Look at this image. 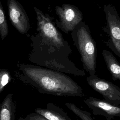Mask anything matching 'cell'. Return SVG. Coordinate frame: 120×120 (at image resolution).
<instances>
[{
    "instance_id": "1",
    "label": "cell",
    "mask_w": 120,
    "mask_h": 120,
    "mask_svg": "<svg viewBox=\"0 0 120 120\" xmlns=\"http://www.w3.org/2000/svg\"><path fill=\"white\" fill-rule=\"evenodd\" d=\"M20 68L41 93L57 96H85L82 87L64 73L29 65H21Z\"/></svg>"
},
{
    "instance_id": "2",
    "label": "cell",
    "mask_w": 120,
    "mask_h": 120,
    "mask_svg": "<svg viewBox=\"0 0 120 120\" xmlns=\"http://www.w3.org/2000/svg\"><path fill=\"white\" fill-rule=\"evenodd\" d=\"M75 44L80 53L83 69L89 75L96 74L97 49L95 43L89 32L84 27L77 30Z\"/></svg>"
},
{
    "instance_id": "3",
    "label": "cell",
    "mask_w": 120,
    "mask_h": 120,
    "mask_svg": "<svg viewBox=\"0 0 120 120\" xmlns=\"http://www.w3.org/2000/svg\"><path fill=\"white\" fill-rule=\"evenodd\" d=\"M88 85L100 94L107 102L116 105H120V88L96 74L89 75L86 78Z\"/></svg>"
},
{
    "instance_id": "4",
    "label": "cell",
    "mask_w": 120,
    "mask_h": 120,
    "mask_svg": "<svg viewBox=\"0 0 120 120\" xmlns=\"http://www.w3.org/2000/svg\"><path fill=\"white\" fill-rule=\"evenodd\" d=\"M34 8L37 15L38 29L45 42L60 47L68 46L50 19L37 8Z\"/></svg>"
},
{
    "instance_id": "5",
    "label": "cell",
    "mask_w": 120,
    "mask_h": 120,
    "mask_svg": "<svg viewBox=\"0 0 120 120\" xmlns=\"http://www.w3.org/2000/svg\"><path fill=\"white\" fill-rule=\"evenodd\" d=\"M84 103L96 115L105 117L107 120L115 117L120 118V106L110 103L105 100L90 97L84 101Z\"/></svg>"
},
{
    "instance_id": "6",
    "label": "cell",
    "mask_w": 120,
    "mask_h": 120,
    "mask_svg": "<svg viewBox=\"0 0 120 120\" xmlns=\"http://www.w3.org/2000/svg\"><path fill=\"white\" fill-rule=\"evenodd\" d=\"M55 9L62 27L66 32L73 30L82 20L81 12L74 6L64 4L61 7L57 6Z\"/></svg>"
},
{
    "instance_id": "7",
    "label": "cell",
    "mask_w": 120,
    "mask_h": 120,
    "mask_svg": "<svg viewBox=\"0 0 120 120\" xmlns=\"http://www.w3.org/2000/svg\"><path fill=\"white\" fill-rule=\"evenodd\" d=\"M8 6L12 24L20 33L26 34L30 28V24L24 8L16 0H8Z\"/></svg>"
},
{
    "instance_id": "8",
    "label": "cell",
    "mask_w": 120,
    "mask_h": 120,
    "mask_svg": "<svg viewBox=\"0 0 120 120\" xmlns=\"http://www.w3.org/2000/svg\"><path fill=\"white\" fill-rule=\"evenodd\" d=\"M105 12L110 31L112 49L120 57V18L112 7L106 8Z\"/></svg>"
},
{
    "instance_id": "9",
    "label": "cell",
    "mask_w": 120,
    "mask_h": 120,
    "mask_svg": "<svg viewBox=\"0 0 120 120\" xmlns=\"http://www.w3.org/2000/svg\"><path fill=\"white\" fill-rule=\"evenodd\" d=\"M35 112L48 120H71L65 111L53 103L48 104L45 108H37Z\"/></svg>"
},
{
    "instance_id": "10",
    "label": "cell",
    "mask_w": 120,
    "mask_h": 120,
    "mask_svg": "<svg viewBox=\"0 0 120 120\" xmlns=\"http://www.w3.org/2000/svg\"><path fill=\"white\" fill-rule=\"evenodd\" d=\"M102 54L113 80L120 81V64L119 61L108 50H104Z\"/></svg>"
},
{
    "instance_id": "11",
    "label": "cell",
    "mask_w": 120,
    "mask_h": 120,
    "mask_svg": "<svg viewBox=\"0 0 120 120\" xmlns=\"http://www.w3.org/2000/svg\"><path fill=\"white\" fill-rule=\"evenodd\" d=\"M13 94H8L0 105V120H14L15 106L13 101Z\"/></svg>"
},
{
    "instance_id": "12",
    "label": "cell",
    "mask_w": 120,
    "mask_h": 120,
    "mask_svg": "<svg viewBox=\"0 0 120 120\" xmlns=\"http://www.w3.org/2000/svg\"><path fill=\"white\" fill-rule=\"evenodd\" d=\"M65 105L68 109L82 120H93L89 112L81 109L74 103H66Z\"/></svg>"
},
{
    "instance_id": "13",
    "label": "cell",
    "mask_w": 120,
    "mask_h": 120,
    "mask_svg": "<svg viewBox=\"0 0 120 120\" xmlns=\"http://www.w3.org/2000/svg\"><path fill=\"white\" fill-rule=\"evenodd\" d=\"M8 33V26L4 10L0 1V35L3 40Z\"/></svg>"
},
{
    "instance_id": "14",
    "label": "cell",
    "mask_w": 120,
    "mask_h": 120,
    "mask_svg": "<svg viewBox=\"0 0 120 120\" xmlns=\"http://www.w3.org/2000/svg\"><path fill=\"white\" fill-rule=\"evenodd\" d=\"M11 77L9 73L5 69H0V93L4 87L11 81Z\"/></svg>"
},
{
    "instance_id": "15",
    "label": "cell",
    "mask_w": 120,
    "mask_h": 120,
    "mask_svg": "<svg viewBox=\"0 0 120 120\" xmlns=\"http://www.w3.org/2000/svg\"><path fill=\"white\" fill-rule=\"evenodd\" d=\"M24 120H48L45 117L37 112H33L28 115Z\"/></svg>"
},
{
    "instance_id": "16",
    "label": "cell",
    "mask_w": 120,
    "mask_h": 120,
    "mask_svg": "<svg viewBox=\"0 0 120 120\" xmlns=\"http://www.w3.org/2000/svg\"><path fill=\"white\" fill-rule=\"evenodd\" d=\"M18 120H24V118H22V117H20L19 119H18Z\"/></svg>"
},
{
    "instance_id": "17",
    "label": "cell",
    "mask_w": 120,
    "mask_h": 120,
    "mask_svg": "<svg viewBox=\"0 0 120 120\" xmlns=\"http://www.w3.org/2000/svg\"><path fill=\"white\" fill-rule=\"evenodd\" d=\"M78 120V119H77V120Z\"/></svg>"
}]
</instances>
